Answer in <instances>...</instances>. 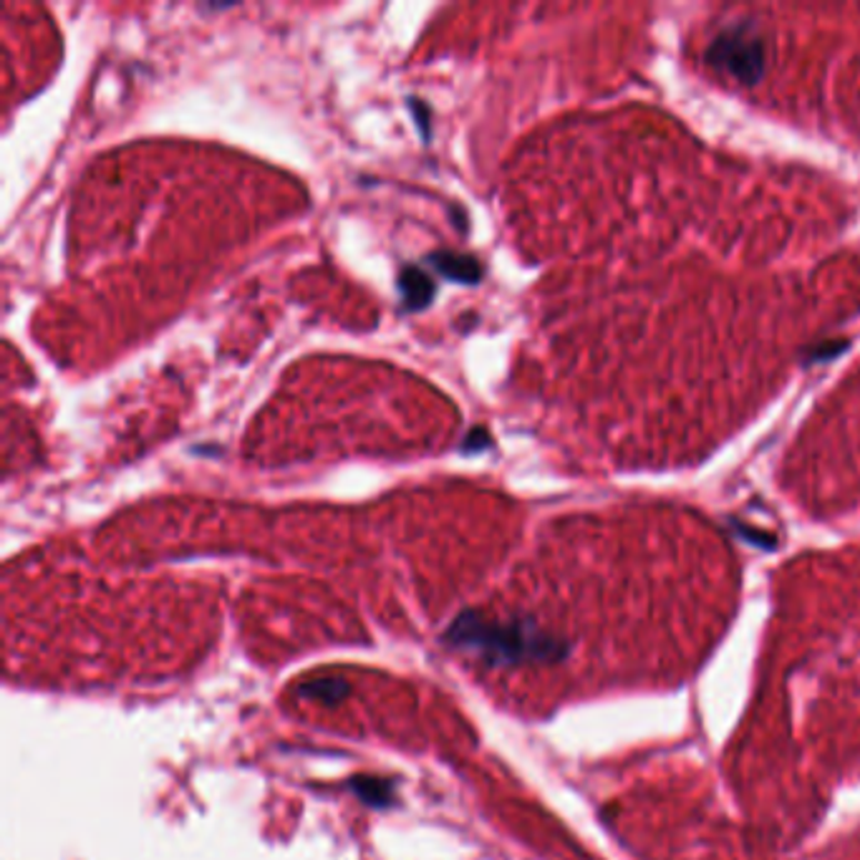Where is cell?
<instances>
[{
	"instance_id": "obj_5",
	"label": "cell",
	"mask_w": 860,
	"mask_h": 860,
	"mask_svg": "<svg viewBox=\"0 0 860 860\" xmlns=\"http://www.w3.org/2000/svg\"><path fill=\"white\" fill-rule=\"evenodd\" d=\"M411 111H414V114H417V124L419 127H422V134L424 137H429V107L427 104H422V101H419V99H411Z\"/></svg>"
},
{
	"instance_id": "obj_4",
	"label": "cell",
	"mask_w": 860,
	"mask_h": 860,
	"mask_svg": "<svg viewBox=\"0 0 860 860\" xmlns=\"http://www.w3.org/2000/svg\"><path fill=\"white\" fill-rule=\"evenodd\" d=\"M484 442H490V437L484 429H472L470 437L464 439V450H482V447H488Z\"/></svg>"
},
{
	"instance_id": "obj_2",
	"label": "cell",
	"mask_w": 860,
	"mask_h": 860,
	"mask_svg": "<svg viewBox=\"0 0 860 860\" xmlns=\"http://www.w3.org/2000/svg\"><path fill=\"white\" fill-rule=\"evenodd\" d=\"M429 266H432L437 273H442L447 280H454V283L474 286V283H480V278H482L480 260L472 258V256H464V252L437 250V252H432V256H429Z\"/></svg>"
},
{
	"instance_id": "obj_1",
	"label": "cell",
	"mask_w": 860,
	"mask_h": 860,
	"mask_svg": "<svg viewBox=\"0 0 860 860\" xmlns=\"http://www.w3.org/2000/svg\"><path fill=\"white\" fill-rule=\"evenodd\" d=\"M764 41L752 26H729L709 43L707 63L722 77L740 83H757L764 73Z\"/></svg>"
},
{
	"instance_id": "obj_3",
	"label": "cell",
	"mask_w": 860,
	"mask_h": 860,
	"mask_svg": "<svg viewBox=\"0 0 860 860\" xmlns=\"http://www.w3.org/2000/svg\"><path fill=\"white\" fill-rule=\"evenodd\" d=\"M399 291H401V298H404L407 311H422V308L432 303V298L437 296V286L422 268L407 266L399 273Z\"/></svg>"
}]
</instances>
